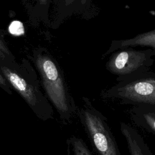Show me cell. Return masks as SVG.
Here are the masks:
<instances>
[{"mask_svg":"<svg viewBox=\"0 0 155 155\" xmlns=\"http://www.w3.org/2000/svg\"><path fill=\"white\" fill-rule=\"evenodd\" d=\"M0 73L43 120L52 117L53 110L39 89L37 74L27 60L18 64L13 59H0Z\"/></svg>","mask_w":155,"mask_h":155,"instance_id":"cell-1","label":"cell"},{"mask_svg":"<svg viewBox=\"0 0 155 155\" xmlns=\"http://www.w3.org/2000/svg\"><path fill=\"white\" fill-rule=\"evenodd\" d=\"M33 56L48 98L60 117L64 120L69 121L76 114L78 107L68 91L59 65L51 55L44 50L35 51Z\"/></svg>","mask_w":155,"mask_h":155,"instance_id":"cell-2","label":"cell"},{"mask_svg":"<svg viewBox=\"0 0 155 155\" xmlns=\"http://www.w3.org/2000/svg\"><path fill=\"white\" fill-rule=\"evenodd\" d=\"M76 114L95 155H121L107 118L88 97H82Z\"/></svg>","mask_w":155,"mask_h":155,"instance_id":"cell-3","label":"cell"},{"mask_svg":"<svg viewBox=\"0 0 155 155\" xmlns=\"http://www.w3.org/2000/svg\"><path fill=\"white\" fill-rule=\"evenodd\" d=\"M104 99L131 107H142L155 112V73L152 70L127 81L117 82L103 90Z\"/></svg>","mask_w":155,"mask_h":155,"instance_id":"cell-4","label":"cell"},{"mask_svg":"<svg viewBox=\"0 0 155 155\" xmlns=\"http://www.w3.org/2000/svg\"><path fill=\"white\" fill-rule=\"evenodd\" d=\"M154 56L151 49L136 50L127 47L111 53L105 63L106 69L116 77L117 82L133 79L150 70Z\"/></svg>","mask_w":155,"mask_h":155,"instance_id":"cell-5","label":"cell"},{"mask_svg":"<svg viewBox=\"0 0 155 155\" xmlns=\"http://www.w3.org/2000/svg\"><path fill=\"white\" fill-rule=\"evenodd\" d=\"M52 27L58 28L66 19L76 16L85 20L95 18L99 12L94 0H54Z\"/></svg>","mask_w":155,"mask_h":155,"instance_id":"cell-6","label":"cell"},{"mask_svg":"<svg viewBox=\"0 0 155 155\" xmlns=\"http://www.w3.org/2000/svg\"><path fill=\"white\" fill-rule=\"evenodd\" d=\"M120 130L130 155H154L143 137L131 125L122 122Z\"/></svg>","mask_w":155,"mask_h":155,"instance_id":"cell-7","label":"cell"},{"mask_svg":"<svg viewBox=\"0 0 155 155\" xmlns=\"http://www.w3.org/2000/svg\"><path fill=\"white\" fill-rule=\"evenodd\" d=\"M128 113L134 125L155 136V112L153 110L142 107H131Z\"/></svg>","mask_w":155,"mask_h":155,"instance_id":"cell-8","label":"cell"},{"mask_svg":"<svg viewBox=\"0 0 155 155\" xmlns=\"http://www.w3.org/2000/svg\"><path fill=\"white\" fill-rule=\"evenodd\" d=\"M68 155H94L86 142L78 136H73L67 140Z\"/></svg>","mask_w":155,"mask_h":155,"instance_id":"cell-9","label":"cell"},{"mask_svg":"<svg viewBox=\"0 0 155 155\" xmlns=\"http://www.w3.org/2000/svg\"><path fill=\"white\" fill-rule=\"evenodd\" d=\"M0 59H13V55L9 50L5 41L0 32Z\"/></svg>","mask_w":155,"mask_h":155,"instance_id":"cell-10","label":"cell"},{"mask_svg":"<svg viewBox=\"0 0 155 155\" xmlns=\"http://www.w3.org/2000/svg\"><path fill=\"white\" fill-rule=\"evenodd\" d=\"M51 0H34L35 2L39 5H41V8L42 10V14L44 15V19L46 22L48 21V9L49 8V5Z\"/></svg>","mask_w":155,"mask_h":155,"instance_id":"cell-11","label":"cell"},{"mask_svg":"<svg viewBox=\"0 0 155 155\" xmlns=\"http://www.w3.org/2000/svg\"><path fill=\"white\" fill-rule=\"evenodd\" d=\"M0 86L5 90L8 93L11 94V88H10V85L8 82V81L6 80V79L2 76V74L0 73Z\"/></svg>","mask_w":155,"mask_h":155,"instance_id":"cell-12","label":"cell"}]
</instances>
